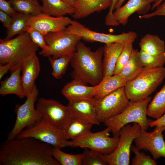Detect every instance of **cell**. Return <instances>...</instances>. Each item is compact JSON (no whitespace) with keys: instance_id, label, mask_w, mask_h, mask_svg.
Here are the masks:
<instances>
[{"instance_id":"cell-19","label":"cell","mask_w":165,"mask_h":165,"mask_svg":"<svg viewBox=\"0 0 165 165\" xmlns=\"http://www.w3.org/2000/svg\"><path fill=\"white\" fill-rule=\"evenodd\" d=\"M21 68V80L26 97L35 85V81L40 70L39 62L36 54L25 61Z\"/></svg>"},{"instance_id":"cell-9","label":"cell","mask_w":165,"mask_h":165,"mask_svg":"<svg viewBox=\"0 0 165 165\" xmlns=\"http://www.w3.org/2000/svg\"><path fill=\"white\" fill-rule=\"evenodd\" d=\"M66 30L69 33L81 37L82 39L86 41L99 42L105 44L119 43L125 45L134 42L137 37V33L133 31L118 35L98 32L90 30L75 20H72Z\"/></svg>"},{"instance_id":"cell-14","label":"cell","mask_w":165,"mask_h":165,"mask_svg":"<svg viewBox=\"0 0 165 165\" xmlns=\"http://www.w3.org/2000/svg\"><path fill=\"white\" fill-rule=\"evenodd\" d=\"M155 127L150 132L141 129L134 140L136 146L139 150L148 151L155 160L161 157L165 158V142L163 134L165 131V126Z\"/></svg>"},{"instance_id":"cell-7","label":"cell","mask_w":165,"mask_h":165,"mask_svg":"<svg viewBox=\"0 0 165 165\" xmlns=\"http://www.w3.org/2000/svg\"><path fill=\"white\" fill-rule=\"evenodd\" d=\"M141 130L140 125L136 123L123 127L119 132V140L116 147L112 153L102 155L103 160L109 165H129L132 143Z\"/></svg>"},{"instance_id":"cell-34","label":"cell","mask_w":165,"mask_h":165,"mask_svg":"<svg viewBox=\"0 0 165 165\" xmlns=\"http://www.w3.org/2000/svg\"><path fill=\"white\" fill-rule=\"evenodd\" d=\"M82 165H105L101 153L87 148H84L83 152Z\"/></svg>"},{"instance_id":"cell-43","label":"cell","mask_w":165,"mask_h":165,"mask_svg":"<svg viewBox=\"0 0 165 165\" xmlns=\"http://www.w3.org/2000/svg\"><path fill=\"white\" fill-rule=\"evenodd\" d=\"M11 69V65L9 64H0V79L8 71Z\"/></svg>"},{"instance_id":"cell-21","label":"cell","mask_w":165,"mask_h":165,"mask_svg":"<svg viewBox=\"0 0 165 165\" xmlns=\"http://www.w3.org/2000/svg\"><path fill=\"white\" fill-rule=\"evenodd\" d=\"M21 67L11 72L9 76L1 82L0 94L3 96L13 94L21 99L26 97L23 85L20 72Z\"/></svg>"},{"instance_id":"cell-8","label":"cell","mask_w":165,"mask_h":165,"mask_svg":"<svg viewBox=\"0 0 165 165\" xmlns=\"http://www.w3.org/2000/svg\"><path fill=\"white\" fill-rule=\"evenodd\" d=\"M25 129L17 138L31 137L53 147L60 148L67 147L68 140L65 139L62 131L42 118H40Z\"/></svg>"},{"instance_id":"cell-11","label":"cell","mask_w":165,"mask_h":165,"mask_svg":"<svg viewBox=\"0 0 165 165\" xmlns=\"http://www.w3.org/2000/svg\"><path fill=\"white\" fill-rule=\"evenodd\" d=\"M38 93V90L35 85L26 96L25 102L22 105H16V119L13 127L7 134L6 140L16 138L24 129L40 119L35 107Z\"/></svg>"},{"instance_id":"cell-15","label":"cell","mask_w":165,"mask_h":165,"mask_svg":"<svg viewBox=\"0 0 165 165\" xmlns=\"http://www.w3.org/2000/svg\"><path fill=\"white\" fill-rule=\"evenodd\" d=\"M72 20L67 16H54L42 13L29 17L27 32L36 30L45 35L50 32L66 30Z\"/></svg>"},{"instance_id":"cell-24","label":"cell","mask_w":165,"mask_h":165,"mask_svg":"<svg viewBox=\"0 0 165 165\" xmlns=\"http://www.w3.org/2000/svg\"><path fill=\"white\" fill-rule=\"evenodd\" d=\"M127 81L120 74L104 76L100 83L97 85L96 94L94 97H104L118 88L124 86Z\"/></svg>"},{"instance_id":"cell-38","label":"cell","mask_w":165,"mask_h":165,"mask_svg":"<svg viewBox=\"0 0 165 165\" xmlns=\"http://www.w3.org/2000/svg\"><path fill=\"white\" fill-rule=\"evenodd\" d=\"M119 0H112V3L109 8L105 20V24L108 26H116L119 25L115 20L113 16V11L116 9V5Z\"/></svg>"},{"instance_id":"cell-45","label":"cell","mask_w":165,"mask_h":165,"mask_svg":"<svg viewBox=\"0 0 165 165\" xmlns=\"http://www.w3.org/2000/svg\"><path fill=\"white\" fill-rule=\"evenodd\" d=\"M164 0H156L155 2L153 4L151 9L152 10H154L158 5L160 4Z\"/></svg>"},{"instance_id":"cell-3","label":"cell","mask_w":165,"mask_h":165,"mask_svg":"<svg viewBox=\"0 0 165 165\" xmlns=\"http://www.w3.org/2000/svg\"><path fill=\"white\" fill-rule=\"evenodd\" d=\"M38 46L27 32L9 39H0V64H9L11 72L36 54Z\"/></svg>"},{"instance_id":"cell-6","label":"cell","mask_w":165,"mask_h":165,"mask_svg":"<svg viewBox=\"0 0 165 165\" xmlns=\"http://www.w3.org/2000/svg\"><path fill=\"white\" fill-rule=\"evenodd\" d=\"M110 128L107 127L98 132H89L75 139L68 140L67 147L87 148L99 152L103 155L113 152L119 140V133L113 137L109 136Z\"/></svg>"},{"instance_id":"cell-37","label":"cell","mask_w":165,"mask_h":165,"mask_svg":"<svg viewBox=\"0 0 165 165\" xmlns=\"http://www.w3.org/2000/svg\"><path fill=\"white\" fill-rule=\"evenodd\" d=\"M33 42L42 50L46 49L47 44L45 39L44 35L36 30H32L28 32Z\"/></svg>"},{"instance_id":"cell-27","label":"cell","mask_w":165,"mask_h":165,"mask_svg":"<svg viewBox=\"0 0 165 165\" xmlns=\"http://www.w3.org/2000/svg\"><path fill=\"white\" fill-rule=\"evenodd\" d=\"M138 53L137 50L133 49L129 60L120 73L127 82L136 77L144 68L139 60Z\"/></svg>"},{"instance_id":"cell-44","label":"cell","mask_w":165,"mask_h":165,"mask_svg":"<svg viewBox=\"0 0 165 165\" xmlns=\"http://www.w3.org/2000/svg\"><path fill=\"white\" fill-rule=\"evenodd\" d=\"M63 1L75 8L76 5L77 0H62Z\"/></svg>"},{"instance_id":"cell-18","label":"cell","mask_w":165,"mask_h":165,"mask_svg":"<svg viewBox=\"0 0 165 165\" xmlns=\"http://www.w3.org/2000/svg\"><path fill=\"white\" fill-rule=\"evenodd\" d=\"M97 90V85L88 86L78 79H73L64 85L61 93L68 101L92 98L95 96Z\"/></svg>"},{"instance_id":"cell-28","label":"cell","mask_w":165,"mask_h":165,"mask_svg":"<svg viewBox=\"0 0 165 165\" xmlns=\"http://www.w3.org/2000/svg\"><path fill=\"white\" fill-rule=\"evenodd\" d=\"M165 112V84L148 104L146 113L147 116L157 119L161 116Z\"/></svg>"},{"instance_id":"cell-26","label":"cell","mask_w":165,"mask_h":165,"mask_svg":"<svg viewBox=\"0 0 165 165\" xmlns=\"http://www.w3.org/2000/svg\"><path fill=\"white\" fill-rule=\"evenodd\" d=\"M42 2L43 13L54 16L73 14L75 8L62 0H41Z\"/></svg>"},{"instance_id":"cell-25","label":"cell","mask_w":165,"mask_h":165,"mask_svg":"<svg viewBox=\"0 0 165 165\" xmlns=\"http://www.w3.org/2000/svg\"><path fill=\"white\" fill-rule=\"evenodd\" d=\"M140 50L152 55L158 56L165 53V43L157 35L147 34L141 39Z\"/></svg>"},{"instance_id":"cell-33","label":"cell","mask_w":165,"mask_h":165,"mask_svg":"<svg viewBox=\"0 0 165 165\" xmlns=\"http://www.w3.org/2000/svg\"><path fill=\"white\" fill-rule=\"evenodd\" d=\"M138 57L142 65L145 68L152 69L163 67L165 63V53L155 56L140 50L139 51Z\"/></svg>"},{"instance_id":"cell-35","label":"cell","mask_w":165,"mask_h":165,"mask_svg":"<svg viewBox=\"0 0 165 165\" xmlns=\"http://www.w3.org/2000/svg\"><path fill=\"white\" fill-rule=\"evenodd\" d=\"M133 42H130L124 45L123 49L117 60L114 75L120 73L121 70L129 60L133 50Z\"/></svg>"},{"instance_id":"cell-41","label":"cell","mask_w":165,"mask_h":165,"mask_svg":"<svg viewBox=\"0 0 165 165\" xmlns=\"http://www.w3.org/2000/svg\"><path fill=\"white\" fill-rule=\"evenodd\" d=\"M12 20V17L8 14L0 10V20L3 26L7 29Z\"/></svg>"},{"instance_id":"cell-4","label":"cell","mask_w":165,"mask_h":165,"mask_svg":"<svg viewBox=\"0 0 165 165\" xmlns=\"http://www.w3.org/2000/svg\"><path fill=\"white\" fill-rule=\"evenodd\" d=\"M165 79L163 66L152 69L144 68L136 77L127 82L124 86L125 92L130 101L144 99L154 92Z\"/></svg>"},{"instance_id":"cell-10","label":"cell","mask_w":165,"mask_h":165,"mask_svg":"<svg viewBox=\"0 0 165 165\" xmlns=\"http://www.w3.org/2000/svg\"><path fill=\"white\" fill-rule=\"evenodd\" d=\"M97 118L100 123L104 122L121 112L130 101L127 97L124 86L100 98L94 97Z\"/></svg>"},{"instance_id":"cell-13","label":"cell","mask_w":165,"mask_h":165,"mask_svg":"<svg viewBox=\"0 0 165 165\" xmlns=\"http://www.w3.org/2000/svg\"><path fill=\"white\" fill-rule=\"evenodd\" d=\"M36 110L39 117L62 131L73 116L68 108L52 99H38Z\"/></svg>"},{"instance_id":"cell-23","label":"cell","mask_w":165,"mask_h":165,"mask_svg":"<svg viewBox=\"0 0 165 165\" xmlns=\"http://www.w3.org/2000/svg\"><path fill=\"white\" fill-rule=\"evenodd\" d=\"M93 125L78 117L73 116L63 130L66 140L75 139L89 132Z\"/></svg>"},{"instance_id":"cell-29","label":"cell","mask_w":165,"mask_h":165,"mask_svg":"<svg viewBox=\"0 0 165 165\" xmlns=\"http://www.w3.org/2000/svg\"><path fill=\"white\" fill-rule=\"evenodd\" d=\"M14 9L18 13L33 16L42 12V7L36 0H10Z\"/></svg>"},{"instance_id":"cell-31","label":"cell","mask_w":165,"mask_h":165,"mask_svg":"<svg viewBox=\"0 0 165 165\" xmlns=\"http://www.w3.org/2000/svg\"><path fill=\"white\" fill-rule=\"evenodd\" d=\"M74 52L66 53L57 58L48 57L52 69V75L55 78L60 79L65 73Z\"/></svg>"},{"instance_id":"cell-12","label":"cell","mask_w":165,"mask_h":165,"mask_svg":"<svg viewBox=\"0 0 165 165\" xmlns=\"http://www.w3.org/2000/svg\"><path fill=\"white\" fill-rule=\"evenodd\" d=\"M47 47L39 54L43 57L57 58L64 54L74 52L81 37L69 33L66 30L48 33L44 35Z\"/></svg>"},{"instance_id":"cell-40","label":"cell","mask_w":165,"mask_h":165,"mask_svg":"<svg viewBox=\"0 0 165 165\" xmlns=\"http://www.w3.org/2000/svg\"><path fill=\"white\" fill-rule=\"evenodd\" d=\"M0 10L6 13L12 17L18 13L13 7L10 1L0 0Z\"/></svg>"},{"instance_id":"cell-17","label":"cell","mask_w":165,"mask_h":165,"mask_svg":"<svg viewBox=\"0 0 165 165\" xmlns=\"http://www.w3.org/2000/svg\"><path fill=\"white\" fill-rule=\"evenodd\" d=\"M72 115L93 125H99V122L97 116L94 97L68 101L67 105Z\"/></svg>"},{"instance_id":"cell-42","label":"cell","mask_w":165,"mask_h":165,"mask_svg":"<svg viewBox=\"0 0 165 165\" xmlns=\"http://www.w3.org/2000/svg\"><path fill=\"white\" fill-rule=\"evenodd\" d=\"M149 126L151 127L156 126H165V112L159 118L156 119V120H152L150 123Z\"/></svg>"},{"instance_id":"cell-16","label":"cell","mask_w":165,"mask_h":165,"mask_svg":"<svg viewBox=\"0 0 165 165\" xmlns=\"http://www.w3.org/2000/svg\"><path fill=\"white\" fill-rule=\"evenodd\" d=\"M156 0H128L124 6L116 9L113 16L119 25H125L129 18L134 13L143 15L151 8V4Z\"/></svg>"},{"instance_id":"cell-2","label":"cell","mask_w":165,"mask_h":165,"mask_svg":"<svg viewBox=\"0 0 165 165\" xmlns=\"http://www.w3.org/2000/svg\"><path fill=\"white\" fill-rule=\"evenodd\" d=\"M103 53V47L93 51L79 41L70 62L73 69L71 74L73 79H78L86 85H98L104 76Z\"/></svg>"},{"instance_id":"cell-30","label":"cell","mask_w":165,"mask_h":165,"mask_svg":"<svg viewBox=\"0 0 165 165\" xmlns=\"http://www.w3.org/2000/svg\"><path fill=\"white\" fill-rule=\"evenodd\" d=\"M29 15L18 13L12 17V20L9 27L7 29L6 35L4 38L9 39L15 35L27 31Z\"/></svg>"},{"instance_id":"cell-39","label":"cell","mask_w":165,"mask_h":165,"mask_svg":"<svg viewBox=\"0 0 165 165\" xmlns=\"http://www.w3.org/2000/svg\"><path fill=\"white\" fill-rule=\"evenodd\" d=\"M153 12L141 15L139 16L140 18L148 19L156 16H165V1H163L156 8Z\"/></svg>"},{"instance_id":"cell-20","label":"cell","mask_w":165,"mask_h":165,"mask_svg":"<svg viewBox=\"0 0 165 165\" xmlns=\"http://www.w3.org/2000/svg\"><path fill=\"white\" fill-rule=\"evenodd\" d=\"M112 0H77L75 13L72 14L75 19L87 16L95 12L109 8Z\"/></svg>"},{"instance_id":"cell-22","label":"cell","mask_w":165,"mask_h":165,"mask_svg":"<svg viewBox=\"0 0 165 165\" xmlns=\"http://www.w3.org/2000/svg\"><path fill=\"white\" fill-rule=\"evenodd\" d=\"M124 44L119 43L105 44L103 47V64L104 76L112 75Z\"/></svg>"},{"instance_id":"cell-5","label":"cell","mask_w":165,"mask_h":165,"mask_svg":"<svg viewBox=\"0 0 165 165\" xmlns=\"http://www.w3.org/2000/svg\"><path fill=\"white\" fill-rule=\"evenodd\" d=\"M152 100L148 97L137 101H130L127 107L119 114L110 118L104 123L110 128L111 132L115 135L121 128L130 123H136L140 126L141 130H147L152 120L147 117V108Z\"/></svg>"},{"instance_id":"cell-1","label":"cell","mask_w":165,"mask_h":165,"mask_svg":"<svg viewBox=\"0 0 165 165\" xmlns=\"http://www.w3.org/2000/svg\"><path fill=\"white\" fill-rule=\"evenodd\" d=\"M53 147L31 137L6 140L0 146V165H60Z\"/></svg>"},{"instance_id":"cell-32","label":"cell","mask_w":165,"mask_h":165,"mask_svg":"<svg viewBox=\"0 0 165 165\" xmlns=\"http://www.w3.org/2000/svg\"><path fill=\"white\" fill-rule=\"evenodd\" d=\"M53 155L54 158L61 165H82L83 153L71 154L64 152L61 148L53 147Z\"/></svg>"},{"instance_id":"cell-46","label":"cell","mask_w":165,"mask_h":165,"mask_svg":"<svg viewBox=\"0 0 165 165\" xmlns=\"http://www.w3.org/2000/svg\"><path fill=\"white\" fill-rule=\"evenodd\" d=\"M126 0H119L116 6V9H118L122 6L123 3Z\"/></svg>"},{"instance_id":"cell-47","label":"cell","mask_w":165,"mask_h":165,"mask_svg":"<svg viewBox=\"0 0 165 165\" xmlns=\"http://www.w3.org/2000/svg\"></svg>"},{"instance_id":"cell-36","label":"cell","mask_w":165,"mask_h":165,"mask_svg":"<svg viewBox=\"0 0 165 165\" xmlns=\"http://www.w3.org/2000/svg\"><path fill=\"white\" fill-rule=\"evenodd\" d=\"M131 151L135 154L131 163L132 165H156L157 163L155 160L152 159L150 155H146L140 152L136 146L133 145L131 147Z\"/></svg>"}]
</instances>
